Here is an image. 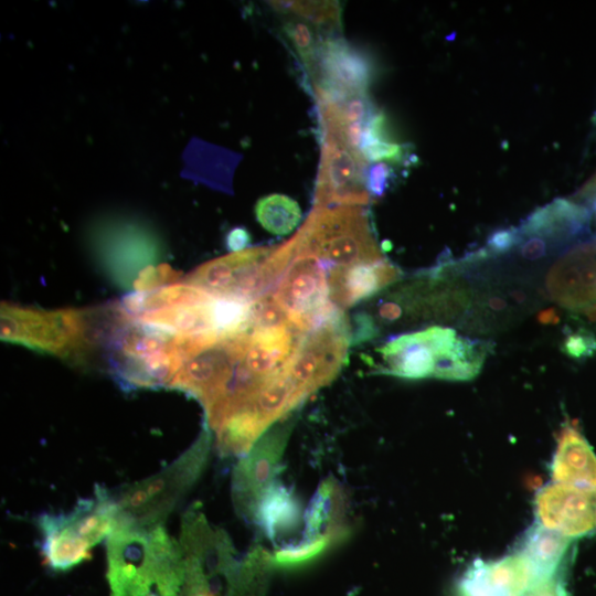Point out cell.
Segmentation results:
<instances>
[{
  "mask_svg": "<svg viewBox=\"0 0 596 596\" xmlns=\"http://www.w3.org/2000/svg\"><path fill=\"white\" fill-rule=\"evenodd\" d=\"M100 348L127 389L169 387L182 363L175 334L131 319L119 305L113 306Z\"/></svg>",
  "mask_w": 596,
  "mask_h": 596,
  "instance_id": "obj_1",
  "label": "cell"
},
{
  "mask_svg": "<svg viewBox=\"0 0 596 596\" xmlns=\"http://www.w3.org/2000/svg\"><path fill=\"white\" fill-rule=\"evenodd\" d=\"M104 311L1 306V339L83 364L100 348Z\"/></svg>",
  "mask_w": 596,
  "mask_h": 596,
  "instance_id": "obj_2",
  "label": "cell"
},
{
  "mask_svg": "<svg viewBox=\"0 0 596 596\" xmlns=\"http://www.w3.org/2000/svg\"><path fill=\"white\" fill-rule=\"evenodd\" d=\"M296 256L294 240L251 247L202 264L184 283L217 298L253 304L273 291Z\"/></svg>",
  "mask_w": 596,
  "mask_h": 596,
  "instance_id": "obj_3",
  "label": "cell"
},
{
  "mask_svg": "<svg viewBox=\"0 0 596 596\" xmlns=\"http://www.w3.org/2000/svg\"><path fill=\"white\" fill-rule=\"evenodd\" d=\"M119 524V509L104 487L79 500L68 513L39 517L43 534L41 553L54 571H66L91 557V549L108 538Z\"/></svg>",
  "mask_w": 596,
  "mask_h": 596,
  "instance_id": "obj_4",
  "label": "cell"
},
{
  "mask_svg": "<svg viewBox=\"0 0 596 596\" xmlns=\"http://www.w3.org/2000/svg\"><path fill=\"white\" fill-rule=\"evenodd\" d=\"M292 237L297 254L313 256L329 268L384 258L372 234L368 213L359 205L313 206Z\"/></svg>",
  "mask_w": 596,
  "mask_h": 596,
  "instance_id": "obj_5",
  "label": "cell"
},
{
  "mask_svg": "<svg viewBox=\"0 0 596 596\" xmlns=\"http://www.w3.org/2000/svg\"><path fill=\"white\" fill-rule=\"evenodd\" d=\"M203 436L190 450L156 476L130 486L117 500L119 522L151 530L173 509L195 479L206 449Z\"/></svg>",
  "mask_w": 596,
  "mask_h": 596,
  "instance_id": "obj_6",
  "label": "cell"
},
{
  "mask_svg": "<svg viewBox=\"0 0 596 596\" xmlns=\"http://www.w3.org/2000/svg\"><path fill=\"white\" fill-rule=\"evenodd\" d=\"M328 269L316 257L297 254L272 291L291 324L304 334L343 312L330 300Z\"/></svg>",
  "mask_w": 596,
  "mask_h": 596,
  "instance_id": "obj_7",
  "label": "cell"
},
{
  "mask_svg": "<svg viewBox=\"0 0 596 596\" xmlns=\"http://www.w3.org/2000/svg\"><path fill=\"white\" fill-rule=\"evenodd\" d=\"M350 343L349 321L343 312L300 337L285 370L305 397L338 375L347 362Z\"/></svg>",
  "mask_w": 596,
  "mask_h": 596,
  "instance_id": "obj_8",
  "label": "cell"
},
{
  "mask_svg": "<svg viewBox=\"0 0 596 596\" xmlns=\"http://www.w3.org/2000/svg\"><path fill=\"white\" fill-rule=\"evenodd\" d=\"M247 331L222 336L217 341L183 358L169 389L198 398L206 411L224 394L243 353Z\"/></svg>",
  "mask_w": 596,
  "mask_h": 596,
  "instance_id": "obj_9",
  "label": "cell"
},
{
  "mask_svg": "<svg viewBox=\"0 0 596 596\" xmlns=\"http://www.w3.org/2000/svg\"><path fill=\"white\" fill-rule=\"evenodd\" d=\"M368 163L362 153L323 138L313 206L368 204L371 199L366 188Z\"/></svg>",
  "mask_w": 596,
  "mask_h": 596,
  "instance_id": "obj_10",
  "label": "cell"
},
{
  "mask_svg": "<svg viewBox=\"0 0 596 596\" xmlns=\"http://www.w3.org/2000/svg\"><path fill=\"white\" fill-rule=\"evenodd\" d=\"M111 596H145L156 583L148 530L120 523L108 536Z\"/></svg>",
  "mask_w": 596,
  "mask_h": 596,
  "instance_id": "obj_11",
  "label": "cell"
},
{
  "mask_svg": "<svg viewBox=\"0 0 596 596\" xmlns=\"http://www.w3.org/2000/svg\"><path fill=\"white\" fill-rule=\"evenodd\" d=\"M538 522L572 540L596 533V490L552 482L534 500Z\"/></svg>",
  "mask_w": 596,
  "mask_h": 596,
  "instance_id": "obj_12",
  "label": "cell"
},
{
  "mask_svg": "<svg viewBox=\"0 0 596 596\" xmlns=\"http://www.w3.org/2000/svg\"><path fill=\"white\" fill-rule=\"evenodd\" d=\"M457 337L454 329L439 326L401 334L379 349L386 364L384 372L404 379L433 376L437 361Z\"/></svg>",
  "mask_w": 596,
  "mask_h": 596,
  "instance_id": "obj_13",
  "label": "cell"
},
{
  "mask_svg": "<svg viewBox=\"0 0 596 596\" xmlns=\"http://www.w3.org/2000/svg\"><path fill=\"white\" fill-rule=\"evenodd\" d=\"M545 287L551 299L571 310L596 302V237L563 254L547 273Z\"/></svg>",
  "mask_w": 596,
  "mask_h": 596,
  "instance_id": "obj_14",
  "label": "cell"
},
{
  "mask_svg": "<svg viewBox=\"0 0 596 596\" xmlns=\"http://www.w3.org/2000/svg\"><path fill=\"white\" fill-rule=\"evenodd\" d=\"M313 88L344 94L366 93L373 78V65L359 49L342 39L320 40L313 65L309 68Z\"/></svg>",
  "mask_w": 596,
  "mask_h": 596,
  "instance_id": "obj_15",
  "label": "cell"
},
{
  "mask_svg": "<svg viewBox=\"0 0 596 596\" xmlns=\"http://www.w3.org/2000/svg\"><path fill=\"white\" fill-rule=\"evenodd\" d=\"M535 581L518 552L496 561L475 560L459 577L455 596H524Z\"/></svg>",
  "mask_w": 596,
  "mask_h": 596,
  "instance_id": "obj_16",
  "label": "cell"
},
{
  "mask_svg": "<svg viewBox=\"0 0 596 596\" xmlns=\"http://www.w3.org/2000/svg\"><path fill=\"white\" fill-rule=\"evenodd\" d=\"M589 211L566 199H556L535 210L518 228L520 237L543 240L551 252L579 241L588 231Z\"/></svg>",
  "mask_w": 596,
  "mask_h": 596,
  "instance_id": "obj_17",
  "label": "cell"
},
{
  "mask_svg": "<svg viewBox=\"0 0 596 596\" xmlns=\"http://www.w3.org/2000/svg\"><path fill=\"white\" fill-rule=\"evenodd\" d=\"M401 277V270L386 259L328 269L329 297L341 311L372 297Z\"/></svg>",
  "mask_w": 596,
  "mask_h": 596,
  "instance_id": "obj_18",
  "label": "cell"
},
{
  "mask_svg": "<svg viewBox=\"0 0 596 596\" xmlns=\"http://www.w3.org/2000/svg\"><path fill=\"white\" fill-rule=\"evenodd\" d=\"M550 470L554 482L596 490V455L575 422L557 434Z\"/></svg>",
  "mask_w": 596,
  "mask_h": 596,
  "instance_id": "obj_19",
  "label": "cell"
},
{
  "mask_svg": "<svg viewBox=\"0 0 596 596\" xmlns=\"http://www.w3.org/2000/svg\"><path fill=\"white\" fill-rule=\"evenodd\" d=\"M283 435L279 430L267 435L237 466L234 473V496L237 505L245 512L253 508L255 512L263 486L269 478L272 468L281 449Z\"/></svg>",
  "mask_w": 596,
  "mask_h": 596,
  "instance_id": "obj_20",
  "label": "cell"
},
{
  "mask_svg": "<svg viewBox=\"0 0 596 596\" xmlns=\"http://www.w3.org/2000/svg\"><path fill=\"white\" fill-rule=\"evenodd\" d=\"M570 545V539L536 522L524 533L517 552L529 563L538 581L558 573Z\"/></svg>",
  "mask_w": 596,
  "mask_h": 596,
  "instance_id": "obj_21",
  "label": "cell"
},
{
  "mask_svg": "<svg viewBox=\"0 0 596 596\" xmlns=\"http://www.w3.org/2000/svg\"><path fill=\"white\" fill-rule=\"evenodd\" d=\"M268 426L259 413L247 404L228 415L214 429L219 449L224 455H245Z\"/></svg>",
  "mask_w": 596,
  "mask_h": 596,
  "instance_id": "obj_22",
  "label": "cell"
},
{
  "mask_svg": "<svg viewBox=\"0 0 596 596\" xmlns=\"http://www.w3.org/2000/svg\"><path fill=\"white\" fill-rule=\"evenodd\" d=\"M305 398L284 365L262 383L249 404L270 425Z\"/></svg>",
  "mask_w": 596,
  "mask_h": 596,
  "instance_id": "obj_23",
  "label": "cell"
},
{
  "mask_svg": "<svg viewBox=\"0 0 596 596\" xmlns=\"http://www.w3.org/2000/svg\"><path fill=\"white\" fill-rule=\"evenodd\" d=\"M488 351L486 342L458 336L451 349L437 362L433 377L469 381L481 371Z\"/></svg>",
  "mask_w": 596,
  "mask_h": 596,
  "instance_id": "obj_24",
  "label": "cell"
},
{
  "mask_svg": "<svg viewBox=\"0 0 596 596\" xmlns=\"http://www.w3.org/2000/svg\"><path fill=\"white\" fill-rule=\"evenodd\" d=\"M255 514L267 535L273 539L279 531L297 522L299 505L288 489L270 486L262 492Z\"/></svg>",
  "mask_w": 596,
  "mask_h": 596,
  "instance_id": "obj_25",
  "label": "cell"
},
{
  "mask_svg": "<svg viewBox=\"0 0 596 596\" xmlns=\"http://www.w3.org/2000/svg\"><path fill=\"white\" fill-rule=\"evenodd\" d=\"M255 214L259 224L269 233L286 235L300 222L299 204L284 194H269L259 199L255 205Z\"/></svg>",
  "mask_w": 596,
  "mask_h": 596,
  "instance_id": "obj_26",
  "label": "cell"
},
{
  "mask_svg": "<svg viewBox=\"0 0 596 596\" xmlns=\"http://www.w3.org/2000/svg\"><path fill=\"white\" fill-rule=\"evenodd\" d=\"M278 11L294 13L320 28L340 26L341 6L338 1H270Z\"/></svg>",
  "mask_w": 596,
  "mask_h": 596,
  "instance_id": "obj_27",
  "label": "cell"
},
{
  "mask_svg": "<svg viewBox=\"0 0 596 596\" xmlns=\"http://www.w3.org/2000/svg\"><path fill=\"white\" fill-rule=\"evenodd\" d=\"M338 493V487L332 480L324 481L318 489L306 512L307 541L319 536L322 525L331 521L333 502Z\"/></svg>",
  "mask_w": 596,
  "mask_h": 596,
  "instance_id": "obj_28",
  "label": "cell"
},
{
  "mask_svg": "<svg viewBox=\"0 0 596 596\" xmlns=\"http://www.w3.org/2000/svg\"><path fill=\"white\" fill-rule=\"evenodd\" d=\"M340 534L336 530H329L324 534L313 540L306 541L295 547H286L277 551L273 556V562L280 566H297L310 562L327 550L334 538Z\"/></svg>",
  "mask_w": 596,
  "mask_h": 596,
  "instance_id": "obj_29",
  "label": "cell"
},
{
  "mask_svg": "<svg viewBox=\"0 0 596 596\" xmlns=\"http://www.w3.org/2000/svg\"><path fill=\"white\" fill-rule=\"evenodd\" d=\"M285 326L292 324L272 292L263 296L251 305L246 328L251 330H262Z\"/></svg>",
  "mask_w": 596,
  "mask_h": 596,
  "instance_id": "obj_30",
  "label": "cell"
},
{
  "mask_svg": "<svg viewBox=\"0 0 596 596\" xmlns=\"http://www.w3.org/2000/svg\"><path fill=\"white\" fill-rule=\"evenodd\" d=\"M283 32L309 70L316 61L320 44L313 29L307 22L288 20L283 25Z\"/></svg>",
  "mask_w": 596,
  "mask_h": 596,
  "instance_id": "obj_31",
  "label": "cell"
},
{
  "mask_svg": "<svg viewBox=\"0 0 596 596\" xmlns=\"http://www.w3.org/2000/svg\"><path fill=\"white\" fill-rule=\"evenodd\" d=\"M561 351L574 361H585L596 355V336L586 328L565 333Z\"/></svg>",
  "mask_w": 596,
  "mask_h": 596,
  "instance_id": "obj_32",
  "label": "cell"
},
{
  "mask_svg": "<svg viewBox=\"0 0 596 596\" xmlns=\"http://www.w3.org/2000/svg\"><path fill=\"white\" fill-rule=\"evenodd\" d=\"M360 151L368 162H398L402 160L403 147L395 141L362 137Z\"/></svg>",
  "mask_w": 596,
  "mask_h": 596,
  "instance_id": "obj_33",
  "label": "cell"
},
{
  "mask_svg": "<svg viewBox=\"0 0 596 596\" xmlns=\"http://www.w3.org/2000/svg\"><path fill=\"white\" fill-rule=\"evenodd\" d=\"M520 243V233L515 227L494 230L487 238V253L500 255L510 252Z\"/></svg>",
  "mask_w": 596,
  "mask_h": 596,
  "instance_id": "obj_34",
  "label": "cell"
},
{
  "mask_svg": "<svg viewBox=\"0 0 596 596\" xmlns=\"http://www.w3.org/2000/svg\"><path fill=\"white\" fill-rule=\"evenodd\" d=\"M391 168L387 162H375L366 170V188L371 195L381 198L386 188Z\"/></svg>",
  "mask_w": 596,
  "mask_h": 596,
  "instance_id": "obj_35",
  "label": "cell"
},
{
  "mask_svg": "<svg viewBox=\"0 0 596 596\" xmlns=\"http://www.w3.org/2000/svg\"><path fill=\"white\" fill-rule=\"evenodd\" d=\"M524 596H570L561 576H552L535 581Z\"/></svg>",
  "mask_w": 596,
  "mask_h": 596,
  "instance_id": "obj_36",
  "label": "cell"
},
{
  "mask_svg": "<svg viewBox=\"0 0 596 596\" xmlns=\"http://www.w3.org/2000/svg\"><path fill=\"white\" fill-rule=\"evenodd\" d=\"M251 234L244 227H235L231 230L226 236V246L232 253L246 249L251 243Z\"/></svg>",
  "mask_w": 596,
  "mask_h": 596,
  "instance_id": "obj_37",
  "label": "cell"
},
{
  "mask_svg": "<svg viewBox=\"0 0 596 596\" xmlns=\"http://www.w3.org/2000/svg\"><path fill=\"white\" fill-rule=\"evenodd\" d=\"M536 320L541 324H557L561 321V317L558 311L554 307H550L539 311Z\"/></svg>",
  "mask_w": 596,
  "mask_h": 596,
  "instance_id": "obj_38",
  "label": "cell"
},
{
  "mask_svg": "<svg viewBox=\"0 0 596 596\" xmlns=\"http://www.w3.org/2000/svg\"><path fill=\"white\" fill-rule=\"evenodd\" d=\"M576 316L584 318L587 322H596V302L573 310Z\"/></svg>",
  "mask_w": 596,
  "mask_h": 596,
  "instance_id": "obj_39",
  "label": "cell"
},
{
  "mask_svg": "<svg viewBox=\"0 0 596 596\" xmlns=\"http://www.w3.org/2000/svg\"><path fill=\"white\" fill-rule=\"evenodd\" d=\"M596 194V173L578 191L581 196H593Z\"/></svg>",
  "mask_w": 596,
  "mask_h": 596,
  "instance_id": "obj_40",
  "label": "cell"
},
{
  "mask_svg": "<svg viewBox=\"0 0 596 596\" xmlns=\"http://www.w3.org/2000/svg\"><path fill=\"white\" fill-rule=\"evenodd\" d=\"M593 211L596 215V194L593 195V202H592Z\"/></svg>",
  "mask_w": 596,
  "mask_h": 596,
  "instance_id": "obj_41",
  "label": "cell"
},
{
  "mask_svg": "<svg viewBox=\"0 0 596 596\" xmlns=\"http://www.w3.org/2000/svg\"><path fill=\"white\" fill-rule=\"evenodd\" d=\"M205 596H213V595L209 594V595H205Z\"/></svg>",
  "mask_w": 596,
  "mask_h": 596,
  "instance_id": "obj_42",
  "label": "cell"
}]
</instances>
